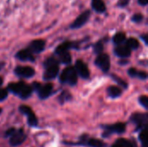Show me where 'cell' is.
<instances>
[{
  "label": "cell",
  "instance_id": "6da1fadb",
  "mask_svg": "<svg viewBox=\"0 0 148 147\" xmlns=\"http://www.w3.org/2000/svg\"><path fill=\"white\" fill-rule=\"evenodd\" d=\"M45 72L43 73V79L46 81L55 79L59 72V65L58 61L53 57L47 59L44 62Z\"/></svg>",
  "mask_w": 148,
  "mask_h": 147
},
{
  "label": "cell",
  "instance_id": "7a4b0ae2",
  "mask_svg": "<svg viewBox=\"0 0 148 147\" xmlns=\"http://www.w3.org/2000/svg\"><path fill=\"white\" fill-rule=\"evenodd\" d=\"M78 80V75L73 67L66 68L60 75V81L62 83L69 84L70 86H74L76 84Z\"/></svg>",
  "mask_w": 148,
  "mask_h": 147
},
{
  "label": "cell",
  "instance_id": "3957f363",
  "mask_svg": "<svg viewBox=\"0 0 148 147\" xmlns=\"http://www.w3.org/2000/svg\"><path fill=\"white\" fill-rule=\"evenodd\" d=\"M96 66L103 72H108L110 68V58L107 54H99L95 60Z\"/></svg>",
  "mask_w": 148,
  "mask_h": 147
},
{
  "label": "cell",
  "instance_id": "277c9868",
  "mask_svg": "<svg viewBox=\"0 0 148 147\" xmlns=\"http://www.w3.org/2000/svg\"><path fill=\"white\" fill-rule=\"evenodd\" d=\"M19 111L27 116V119H28V123L30 126H37V119L35 115V113H33V111L31 110L30 107H29L28 106H21L19 107Z\"/></svg>",
  "mask_w": 148,
  "mask_h": 147
},
{
  "label": "cell",
  "instance_id": "5b68a950",
  "mask_svg": "<svg viewBox=\"0 0 148 147\" xmlns=\"http://www.w3.org/2000/svg\"><path fill=\"white\" fill-rule=\"evenodd\" d=\"M15 74L22 78H29L35 75V70L31 67L19 66L15 68Z\"/></svg>",
  "mask_w": 148,
  "mask_h": 147
},
{
  "label": "cell",
  "instance_id": "8992f818",
  "mask_svg": "<svg viewBox=\"0 0 148 147\" xmlns=\"http://www.w3.org/2000/svg\"><path fill=\"white\" fill-rule=\"evenodd\" d=\"M25 139H26V135H25L24 132L22 129H20L18 131H15V133L10 136V144L12 146H20L22 143H23V141Z\"/></svg>",
  "mask_w": 148,
  "mask_h": 147
},
{
  "label": "cell",
  "instance_id": "52a82bcc",
  "mask_svg": "<svg viewBox=\"0 0 148 147\" xmlns=\"http://www.w3.org/2000/svg\"><path fill=\"white\" fill-rule=\"evenodd\" d=\"M75 69L78 75H80L82 78L83 79H88L89 77V69L88 68V66L86 65V63H84L82 60H77L75 66Z\"/></svg>",
  "mask_w": 148,
  "mask_h": 147
},
{
  "label": "cell",
  "instance_id": "ba28073f",
  "mask_svg": "<svg viewBox=\"0 0 148 147\" xmlns=\"http://www.w3.org/2000/svg\"><path fill=\"white\" fill-rule=\"evenodd\" d=\"M106 133H103L104 137H107V135H110L113 133H122L125 132L126 130V125L124 123H116L114 125H111V126H107L105 127Z\"/></svg>",
  "mask_w": 148,
  "mask_h": 147
},
{
  "label": "cell",
  "instance_id": "9c48e42d",
  "mask_svg": "<svg viewBox=\"0 0 148 147\" xmlns=\"http://www.w3.org/2000/svg\"><path fill=\"white\" fill-rule=\"evenodd\" d=\"M147 114L146 113H134L131 117V120L138 126L139 128L145 129L147 123Z\"/></svg>",
  "mask_w": 148,
  "mask_h": 147
},
{
  "label": "cell",
  "instance_id": "30bf717a",
  "mask_svg": "<svg viewBox=\"0 0 148 147\" xmlns=\"http://www.w3.org/2000/svg\"><path fill=\"white\" fill-rule=\"evenodd\" d=\"M89 16H90V11H89V10L84 11L83 13H82V14L75 20V22L71 24L70 27H71L72 29H78V28L83 26V25L88 22Z\"/></svg>",
  "mask_w": 148,
  "mask_h": 147
},
{
  "label": "cell",
  "instance_id": "8fae6325",
  "mask_svg": "<svg viewBox=\"0 0 148 147\" xmlns=\"http://www.w3.org/2000/svg\"><path fill=\"white\" fill-rule=\"evenodd\" d=\"M45 48V42L43 40H35L33 41L29 47V50L33 54H37V53H41Z\"/></svg>",
  "mask_w": 148,
  "mask_h": 147
},
{
  "label": "cell",
  "instance_id": "7c38bea8",
  "mask_svg": "<svg viewBox=\"0 0 148 147\" xmlns=\"http://www.w3.org/2000/svg\"><path fill=\"white\" fill-rule=\"evenodd\" d=\"M52 91H53V85L50 83H48V84H45L44 86L41 85L36 92L38 93V95L41 99H46L51 94Z\"/></svg>",
  "mask_w": 148,
  "mask_h": 147
},
{
  "label": "cell",
  "instance_id": "4fadbf2b",
  "mask_svg": "<svg viewBox=\"0 0 148 147\" xmlns=\"http://www.w3.org/2000/svg\"><path fill=\"white\" fill-rule=\"evenodd\" d=\"M114 52L118 56L122 58L128 57L131 55V49L127 45H121V44H120L118 47L115 48Z\"/></svg>",
  "mask_w": 148,
  "mask_h": 147
},
{
  "label": "cell",
  "instance_id": "5bb4252c",
  "mask_svg": "<svg viewBox=\"0 0 148 147\" xmlns=\"http://www.w3.org/2000/svg\"><path fill=\"white\" fill-rule=\"evenodd\" d=\"M16 57L21 61H34V56L28 49L18 51L16 55Z\"/></svg>",
  "mask_w": 148,
  "mask_h": 147
},
{
  "label": "cell",
  "instance_id": "9a60e30c",
  "mask_svg": "<svg viewBox=\"0 0 148 147\" xmlns=\"http://www.w3.org/2000/svg\"><path fill=\"white\" fill-rule=\"evenodd\" d=\"M25 85L24 82H22V81H19V82H13V83H10L9 86H8V89L10 90V92L15 94H19L22 88H23V86Z\"/></svg>",
  "mask_w": 148,
  "mask_h": 147
},
{
  "label": "cell",
  "instance_id": "2e32d148",
  "mask_svg": "<svg viewBox=\"0 0 148 147\" xmlns=\"http://www.w3.org/2000/svg\"><path fill=\"white\" fill-rule=\"evenodd\" d=\"M92 8L97 12H104L106 10V5L102 0H92Z\"/></svg>",
  "mask_w": 148,
  "mask_h": 147
},
{
  "label": "cell",
  "instance_id": "e0dca14e",
  "mask_svg": "<svg viewBox=\"0 0 148 147\" xmlns=\"http://www.w3.org/2000/svg\"><path fill=\"white\" fill-rule=\"evenodd\" d=\"M72 44L69 42H62V44H60L59 46L56 47V51L55 53L56 55H61L62 53H65V52H68V50L71 48Z\"/></svg>",
  "mask_w": 148,
  "mask_h": 147
},
{
  "label": "cell",
  "instance_id": "ac0fdd59",
  "mask_svg": "<svg viewBox=\"0 0 148 147\" xmlns=\"http://www.w3.org/2000/svg\"><path fill=\"white\" fill-rule=\"evenodd\" d=\"M32 91H33L32 87H30V86L25 84V85L23 86V88H22V90H21V92H20V94H19L18 95H19L22 99H27V98H29V97L31 95Z\"/></svg>",
  "mask_w": 148,
  "mask_h": 147
},
{
  "label": "cell",
  "instance_id": "d6986e66",
  "mask_svg": "<svg viewBox=\"0 0 148 147\" xmlns=\"http://www.w3.org/2000/svg\"><path fill=\"white\" fill-rule=\"evenodd\" d=\"M108 94L112 98H117L121 94V90L116 86H111L108 88Z\"/></svg>",
  "mask_w": 148,
  "mask_h": 147
},
{
  "label": "cell",
  "instance_id": "ffe728a7",
  "mask_svg": "<svg viewBox=\"0 0 148 147\" xmlns=\"http://www.w3.org/2000/svg\"><path fill=\"white\" fill-rule=\"evenodd\" d=\"M112 147H134L133 143L125 139H119L112 146Z\"/></svg>",
  "mask_w": 148,
  "mask_h": 147
},
{
  "label": "cell",
  "instance_id": "44dd1931",
  "mask_svg": "<svg viewBox=\"0 0 148 147\" xmlns=\"http://www.w3.org/2000/svg\"><path fill=\"white\" fill-rule=\"evenodd\" d=\"M84 143L91 147H105V144L102 141L96 139H89L86 141V138H85Z\"/></svg>",
  "mask_w": 148,
  "mask_h": 147
},
{
  "label": "cell",
  "instance_id": "7402d4cb",
  "mask_svg": "<svg viewBox=\"0 0 148 147\" xmlns=\"http://www.w3.org/2000/svg\"><path fill=\"white\" fill-rule=\"evenodd\" d=\"M128 74L132 77H139V78L143 79V80H146L147 77V73H145V72H138L137 69H135V68H130L129 71H128Z\"/></svg>",
  "mask_w": 148,
  "mask_h": 147
},
{
  "label": "cell",
  "instance_id": "603a6c76",
  "mask_svg": "<svg viewBox=\"0 0 148 147\" xmlns=\"http://www.w3.org/2000/svg\"><path fill=\"white\" fill-rule=\"evenodd\" d=\"M58 55H59V61L63 64H69L72 61L71 55L69 52H65Z\"/></svg>",
  "mask_w": 148,
  "mask_h": 147
},
{
  "label": "cell",
  "instance_id": "cb8c5ba5",
  "mask_svg": "<svg viewBox=\"0 0 148 147\" xmlns=\"http://www.w3.org/2000/svg\"><path fill=\"white\" fill-rule=\"evenodd\" d=\"M126 45L132 50V49H137L140 47V43L137 39L135 38H129L127 40Z\"/></svg>",
  "mask_w": 148,
  "mask_h": 147
},
{
  "label": "cell",
  "instance_id": "d4e9b609",
  "mask_svg": "<svg viewBox=\"0 0 148 147\" xmlns=\"http://www.w3.org/2000/svg\"><path fill=\"white\" fill-rule=\"evenodd\" d=\"M126 41V36L124 33L122 32H120V33H117L114 36V42L117 45H120V44H122L124 42Z\"/></svg>",
  "mask_w": 148,
  "mask_h": 147
},
{
  "label": "cell",
  "instance_id": "484cf974",
  "mask_svg": "<svg viewBox=\"0 0 148 147\" xmlns=\"http://www.w3.org/2000/svg\"><path fill=\"white\" fill-rule=\"evenodd\" d=\"M139 138H140V140L141 141V143L144 145V147H147V131H146V129H143L141 131Z\"/></svg>",
  "mask_w": 148,
  "mask_h": 147
},
{
  "label": "cell",
  "instance_id": "4316f807",
  "mask_svg": "<svg viewBox=\"0 0 148 147\" xmlns=\"http://www.w3.org/2000/svg\"><path fill=\"white\" fill-rule=\"evenodd\" d=\"M94 49H95V52L96 54H101L103 50V44L101 43V42H98L95 46H94Z\"/></svg>",
  "mask_w": 148,
  "mask_h": 147
},
{
  "label": "cell",
  "instance_id": "83f0119b",
  "mask_svg": "<svg viewBox=\"0 0 148 147\" xmlns=\"http://www.w3.org/2000/svg\"><path fill=\"white\" fill-rule=\"evenodd\" d=\"M140 103L146 108L147 109L148 108V98L147 96L146 95H143L141 97H140Z\"/></svg>",
  "mask_w": 148,
  "mask_h": 147
},
{
  "label": "cell",
  "instance_id": "f1b7e54d",
  "mask_svg": "<svg viewBox=\"0 0 148 147\" xmlns=\"http://www.w3.org/2000/svg\"><path fill=\"white\" fill-rule=\"evenodd\" d=\"M8 96V91L6 89H0V101L5 100Z\"/></svg>",
  "mask_w": 148,
  "mask_h": 147
},
{
  "label": "cell",
  "instance_id": "f546056e",
  "mask_svg": "<svg viewBox=\"0 0 148 147\" xmlns=\"http://www.w3.org/2000/svg\"><path fill=\"white\" fill-rule=\"evenodd\" d=\"M142 19H143V16L141 14H136L132 17V20L135 23H139V22L142 21Z\"/></svg>",
  "mask_w": 148,
  "mask_h": 147
},
{
  "label": "cell",
  "instance_id": "4dcf8cb0",
  "mask_svg": "<svg viewBox=\"0 0 148 147\" xmlns=\"http://www.w3.org/2000/svg\"><path fill=\"white\" fill-rule=\"evenodd\" d=\"M15 128H10V129H9L6 133H5V136L6 137H9V136H11L14 133H15Z\"/></svg>",
  "mask_w": 148,
  "mask_h": 147
},
{
  "label": "cell",
  "instance_id": "1f68e13d",
  "mask_svg": "<svg viewBox=\"0 0 148 147\" xmlns=\"http://www.w3.org/2000/svg\"><path fill=\"white\" fill-rule=\"evenodd\" d=\"M139 3L141 5H147L148 3V0H139Z\"/></svg>",
  "mask_w": 148,
  "mask_h": 147
},
{
  "label": "cell",
  "instance_id": "d6a6232c",
  "mask_svg": "<svg viewBox=\"0 0 148 147\" xmlns=\"http://www.w3.org/2000/svg\"><path fill=\"white\" fill-rule=\"evenodd\" d=\"M128 3V0H121L120 2V4L121 6H124V5H127Z\"/></svg>",
  "mask_w": 148,
  "mask_h": 147
},
{
  "label": "cell",
  "instance_id": "836d02e7",
  "mask_svg": "<svg viewBox=\"0 0 148 147\" xmlns=\"http://www.w3.org/2000/svg\"><path fill=\"white\" fill-rule=\"evenodd\" d=\"M2 83H3V79H2V78L0 77V86L2 85Z\"/></svg>",
  "mask_w": 148,
  "mask_h": 147
},
{
  "label": "cell",
  "instance_id": "e575fe53",
  "mask_svg": "<svg viewBox=\"0 0 148 147\" xmlns=\"http://www.w3.org/2000/svg\"><path fill=\"white\" fill-rule=\"evenodd\" d=\"M1 112H2V110H1V108H0V113H1Z\"/></svg>",
  "mask_w": 148,
  "mask_h": 147
}]
</instances>
